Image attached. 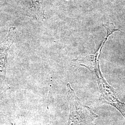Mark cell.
Returning a JSON list of instances; mask_svg holds the SVG:
<instances>
[{
	"mask_svg": "<svg viewBox=\"0 0 125 125\" xmlns=\"http://www.w3.org/2000/svg\"><path fill=\"white\" fill-rule=\"evenodd\" d=\"M103 26L105 27L107 30V35L97 51L93 55H89L80 59L77 58L72 60V65L84 66L94 73L96 77L98 84L101 94L100 99L102 102H107L115 98L117 94L115 90L107 83L102 75L99 64L98 58L103 46L105 44L109 36L111 35L114 31H120V30L116 28L115 26L110 22H107L103 24Z\"/></svg>",
	"mask_w": 125,
	"mask_h": 125,
	"instance_id": "obj_1",
	"label": "cell"
},
{
	"mask_svg": "<svg viewBox=\"0 0 125 125\" xmlns=\"http://www.w3.org/2000/svg\"><path fill=\"white\" fill-rule=\"evenodd\" d=\"M70 113L67 125H95L94 121L98 117L89 107L81 103L69 83L67 84Z\"/></svg>",
	"mask_w": 125,
	"mask_h": 125,
	"instance_id": "obj_2",
	"label": "cell"
},
{
	"mask_svg": "<svg viewBox=\"0 0 125 125\" xmlns=\"http://www.w3.org/2000/svg\"><path fill=\"white\" fill-rule=\"evenodd\" d=\"M16 35V29L15 27L9 28L8 35L4 40L0 43V75H4L7 63L8 52L12 45Z\"/></svg>",
	"mask_w": 125,
	"mask_h": 125,
	"instance_id": "obj_3",
	"label": "cell"
}]
</instances>
